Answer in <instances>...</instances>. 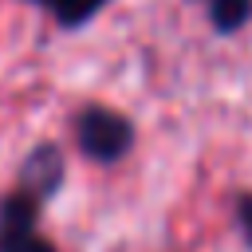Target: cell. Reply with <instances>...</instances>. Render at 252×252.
<instances>
[{
    "label": "cell",
    "instance_id": "cell-3",
    "mask_svg": "<svg viewBox=\"0 0 252 252\" xmlns=\"http://www.w3.org/2000/svg\"><path fill=\"white\" fill-rule=\"evenodd\" d=\"M63 154L51 146V142H43V146H35L32 154H28V161H24V173H20V189L24 193H32L35 201H47L59 185H63Z\"/></svg>",
    "mask_w": 252,
    "mask_h": 252
},
{
    "label": "cell",
    "instance_id": "cell-7",
    "mask_svg": "<svg viewBox=\"0 0 252 252\" xmlns=\"http://www.w3.org/2000/svg\"><path fill=\"white\" fill-rule=\"evenodd\" d=\"M35 4H47V8H51V4H55V0H35Z\"/></svg>",
    "mask_w": 252,
    "mask_h": 252
},
{
    "label": "cell",
    "instance_id": "cell-4",
    "mask_svg": "<svg viewBox=\"0 0 252 252\" xmlns=\"http://www.w3.org/2000/svg\"><path fill=\"white\" fill-rule=\"evenodd\" d=\"M205 12H209V24L217 32H236L248 24L252 16V0H201Z\"/></svg>",
    "mask_w": 252,
    "mask_h": 252
},
{
    "label": "cell",
    "instance_id": "cell-6",
    "mask_svg": "<svg viewBox=\"0 0 252 252\" xmlns=\"http://www.w3.org/2000/svg\"><path fill=\"white\" fill-rule=\"evenodd\" d=\"M236 217H240V228H244V236H248V244H252V193H244V197L236 201Z\"/></svg>",
    "mask_w": 252,
    "mask_h": 252
},
{
    "label": "cell",
    "instance_id": "cell-1",
    "mask_svg": "<svg viewBox=\"0 0 252 252\" xmlns=\"http://www.w3.org/2000/svg\"><path fill=\"white\" fill-rule=\"evenodd\" d=\"M75 138L91 161H118L134 146V126L110 106H83V114L75 118Z\"/></svg>",
    "mask_w": 252,
    "mask_h": 252
},
{
    "label": "cell",
    "instance_id": "cell-2",
    "mask_svg": "<svg viewBox=\"0 0 252 252\" xmlns=\"http://www.w3.org/2000/svg\"><path fill=\"white\" fill-rule=\"evenodd\" d=\"M39 205L32 193L16 189L0 201V252H55L47 236H39Z\"/></svg>",
    "mask_w": 252,
    "mask_h": 252
},
{
    "label": "cell",
    "instance_id": "cell-5",
    "mask_svg": "<svg viewBox=\"0 0 252 252\" xmlns=\"http://www.w3.org/2000/svg\"><path fill=\"white\" fill-rule=\"evenodd\" d=\"M102 4H106V0H55L51 12H55V20H59L63 28H79V24H87Z\"/></svg>",
    "mask_w": 252,
    "mask_h": 252
}]
</instances>
